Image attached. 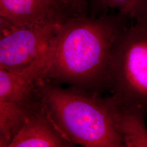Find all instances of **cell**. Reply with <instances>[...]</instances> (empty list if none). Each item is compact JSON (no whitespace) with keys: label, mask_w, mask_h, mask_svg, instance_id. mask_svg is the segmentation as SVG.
<instances>
[{"label":"cell","mask_w":147,"mask_h":147,"mask_svg":"<svg viewBox=\"0 0 147 147\" xmlns=\"http://www.w3.org/2000/svg\"><path fill=\"white\" fill-rule=\"evenodd\" d=\"M60 5H63L73 11L81 12L84 9V0H58Z\"/></svg>","instance_id":"11"},{"label":"cell","mask_w":147,"mask_h":147,"mask_svg":"<svg viewBox=\"0 0 147 147\" xmlns=\"http://www.w3.org/2000/svg\"><path fill=\"white\" fill-rule=\"evenodd\" d=\"M0 100V147H9L29 116L39 108Z\"/></svg>","instance_id":"9"},{"label":"cell","mask_w":147,"mask_h":147,"mask_svg":"<svg viewBox=\"0 0 147 147\" xmlns=\"http://www.w3.org/2000/svg\"><path fill=\"white\" fill-rule=\"evenodd\" d=\"M109 86L117 105L147 113V21H135L118 36L111 52Z\"/></svg>","instance_id":"3"},{"label":"cell","mask_w":147,"mask_h":147,"mask_svg":"<svg viewBox=\"0 0 147 147\" xmlns=\"http://www.w3.org/2000/svg\"><path fill=\"white\" fill-rule=\"evenodd\" d=\"M125 27L109 17L79 16L63 21L50 43L45 78L82 90L109 88L112 47Z\"/></svg>","instance_id":"1"},{"label":"cell","mask_w":147,"mask_h":147,"mask_svg":"<svg viewBox=\"0 0 147 147\" xmlns=\"http://www.w3.org/2000/svg\"><path fill=\"white\" fill-rule=\"evenodd\" d=\"M73 142L58 127L42 104L28 118L9 147H64Z\"/></svg>","instance_id":"5"},{"label":"cell","mask_w":147,"mask_h":147,"mask_svg":"<svg viewBox=\"0 0 147 147\" xmlns=\"http://www.w3.org/2000/svg\"><path fill=\"white\" fill-rule=\"evenodd\" d=\"M40 94L53 121L69 139L86 147H124L105 98L51 84Z\"/></svg>","instance_id":"2"},{"label":"cell","mask_w":147,"mask_h":147,"mask_svg":"<svg viewBox=\"0 0 147 147\" xmlns=\"http://www.w3.org/2000/svg\"><path fill=\"white\" fill-rule=\"evenodd\" d=\"M61 18L24 27L1 22L0 67L37 80L45 78L50 43Z\"/></svg>","instance_id":"4"},{"label":"cell","mask_w":147,"mask_h":147,"mask_svg":"<svg viewBox=\"0 0 147 147\" xmlns=\"http://www.w3.org/2000/svg\"><path fill=\"white\" fill-rule=\"evenodd\" d=\"M58 0H0L1 22L31 26L59 18Z\"/></svg>","instance_id":"6"},{"label":"cell","mask_w":147,"mask_h":147,"mask_svg":"<svg viewBox=\"0 0 147 147\" xmlns=\"http://www.w3.org/2000/svg\"><path fill=\"white\" fill-rule=\"evenodd\" d=\"M107 8L115 9L121 16L135 21H147V0H98Z\"/></svg>","instance_id":"10"},{"label":"cell","mask_w":147,"mask_h":147,"mask_svg":"<svg viewBox=\"0 0 147 147\" xmlns=\"http://www.w3.org/2000/svg\"><path fill=\"white\" fill-rule=\"evenodd\" d=\"M105 99L124 147H147V113L141 109L117 105L110 97Z\"/></svg>","instance_id":"7"},{"label":"cell","mask_w":147,"mask_h":147,"mask_svg":"<svg viewBox=\"0 0 147 147\" xmlns=\"http://www.w3.org/2000/svg\"><path fill=\"white\" fill-rule=\"evenodd\" d=\"M41 80L14 73L0 67V100L14 102L29 107H37L41 101H35L40 96Z\"/></svg>","instance_id":"8"}]
</instances>
